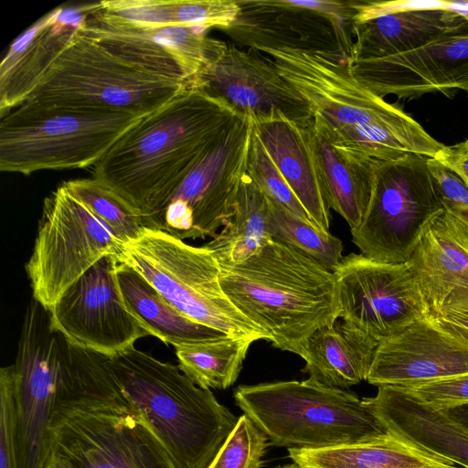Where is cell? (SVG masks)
I'll use <instances>...</instances> for the list:
<instances>
[{"mask_svg":"<svg viewBox=\"0 0 468 468\" xmlns=\"http://www.w3.org/2000/svg\"><path fill=\"white\" fill-rule=\"evenodd\" d=\"M239 117L226 103L187 84L126 132L91 167L92 177L158 229L173 193L212 143Z\"/></svg>","mask_w":468,"mask_h":468,"instance_id":"obj_1","label":"cell"},{"mask_svg":"<svg viewBox=\"0 0 468 468\" xmlns=\"http://www.w3.org/2000/svg\"><path fill=\"white\" fill-rule=\"evenodd\" d=\"M51 453L73 468H180L124 397L104 355L74 346L50 425Z\"/></svg>","mask_w":468,"mask_h":468,"instance_id":"obj_2","label":"cell"},{"mask_svg":"<svg viewBox=\"0 0 468 468\" xmlns=\"http://www.w3.org/2000/svg\"><path fill=\"white\" fill-rule=\"evenodd\" d=\"M263 52L306 101L314 126L335 146L382 163L407 154L433 158L444 145L401 109L360 83L347 59L293 49Z\"/></svg>","mask_w":468,"mask_h":468,"instance_id":"obj_3","label":"cell"},{"mask_svg":"<svg viewBox=\"0 0 468 468\" xmlns=\"http://www.w3.org/2000/svg\"><path fill=\"white\" fill-rule=\"evenodd\" d=\"M219 279L232 303L282 351L301 356L310 337L337 320L334 273L280 242L220 267Z\"/></svg>","mask_w":468,"mask_h":468,"instance_id":"obj_4","label":"cell"},{"mask_svg":"<svg viewBox=\"0 0 468 468\" xmlns=\"http://www.w3.org/2000/svg\"><path fill=\"white\" fill-rule=\"evenodd\" d=\"M129 403L180 468H207L239 418L178 367L134 346L107 356Z\"/></svg>","mask_w":468,"mask_h":468,"instance_id":"obj_5","label":"cell"},{"mask_svg":"<svg viewBox=\"0 0 468 468\" xmlns=\"http://www.w3.org/2000/svg\"><path fill=\"white\" fill-rule=\"evenodd\" d=\"M234 399L271 444L288 449H320L388 433L355 393L310 379L241 385Z\"/></svg>","mask_w":468,"mask_h":468,"instance_id":"obj_6","label":"cell"},{"mask_svg":"<svg viewBox=\"0 0 468 468\" xmlns=\"http://www.w3.org/2000/svg\"><path fill=\"white\" fill-rule=\"evenodd\" d=\"M143 118L24 102L1 117L0 170L29 176L92 167Z\"/></svg>","mask_w":468,"mask_h":468,"instance_id":"obj_7","label":"cell"},{"mask_svg":"<svg viewBox=\"0 0 468 468\" xmlns=\"http://www.w3.org/2000/svg\"><path fill=\"white\" fill-rule=\"evenodd\" d=\"M187 84L122 61L84 36L79 24L25 102L146 117Z\"/></svg>","mask_w":468,"mask_h":468,"instance_id":"obj_8","label":"cell"},{"mask_svg":"<svg viewBox=\"0 0 468 468\" xmlns=\"http://www.w3.org/2000/svg\"><path fill=\"white\" fill-rule=\"evenodd\" d=\"M118 259L189 319L231 337L269 341L229 299L220 283V267L204 246L144 228L137 239L123 245Z\"/></svg>","mask_w":468,"mask_h":468,"instance_id":"obj_9","label":"cell"},{"mask_svg":"<svg viewBox=\"0 0 468 468\" xmlns=\"http://www.w3.org/2000/svg\"><path fill=\"white\" fill-rule=\"evenodd\" d=\"M428 158L407 154L379 164L367 214L351 230L361 254L386 263L407 262L429 225L445 209Z\"/></svg>","mask_w":468,"mask_h":468,"instance_id":"obj_10","label":"cell"},{"mask_svg":"<svg viewBox=\"0 0 468 468\" xmlns=\"http://www.w3.org/2000/svg\"><path fill=\"white\" fill-rule=\"evenodd\" d=\"M123 243L62 183L44 200L26 264L33 299L46 309L94 263Z\"/></svg>","mask_w":468,"mask_h":468,"instance_id":"obj_11","label":"cell"},{"mask_svg":"<svg viewBox=\"0 0 468 468\" xmlns=\"http://www.w3.org/2000/svg\"><path fill=\"white\" fill-rule=\"evenodd\" d=\"M66 344L52 328L48 310L33 300L12 365L19 468H45L51 455L49 425L62 385Z\"/></svg>","mask_w":468,"mask_h":468,"instance_id":"obj_12","label":"cell"},{"mask_svg":"<svg viewBox=\"0 0 468 468\" xmlns=\"http://www.w3.org/2000/svg\"><path fill=\"white\" fill-rule=\"evenodd\" d=\"M252 122L239 116L207 149L170 197L158 229L180 239L214 237L232 218Z\"/></svg>","mask_w":468,"mask_h":468,"instance_id":"obj_13","label":"cell"},{"mask_svg":"<svg viewBox=\"0 0 468 468\" xmlns=\"http://www.w3.org/2000/svg\"><path fill=\"white\" fill-rule=\"evenodd\" d=\"M333 273L336 319L378 345L430 317L407 262L386 263L350 253Z\"/></svg>","mask_w":468,"mask_h":468,"instance_id":"obj_14","label":"cell"},{"mask_svg":"<svg viewBox=\"0 0 468 468\" xmlns=\"http://www.w3.org/2000/svg\"><path fill=\"white\" fill-rule=\"evenodd\" d=\"M80 32L122 61L150 74L188 83L214 63L228 43L199 27H139L94 4L80 22Z\"/></svg>","mask_w":468,"mask_h":468,"instance_id":"obj_15","label":"cell"},{"mask_svg":"<svg viewBox=\"0 0 468 468\" xmlns=\"http://www.w3.org/2000/svg\"><path fill=\"white\" fill-rule=\"evenodd\" d=\"M118 266V256L102 257L48 309L52 328L69 343L111 356L151 335L124 304Z\"/></svg>","mask_w":468,"mask_h":468,"instance_id":"obj_16","label":"cell"},{"mask_svg":"<svg viewBox=\"0 0 468 468\" xmlns=\"http://www.w3.org/2000/svg\"><path fill=\"white\" fill-rule=\"evenodd\" d=\"M188 84L252 122L282 116L306 126L314 121L306 101L271 59L254 49L229 44L224 53Z\"/></svg>","mask_w":468,"mask_h":468,"instance_id":"obj_17","label":"cell"},{"mask_svg":"<svg viewBox=\"0 0 468 468\" xmlns=\"http://www.w3.org/2000/svg\"><path fill=\"white\" fill-rule=\"evenodd\" d=\"M348 63L357 80L382 98L412 100L434 92L448 95L453 90L468 96V16L412 51Z\"/></svg>","mask_w":468,"mask_h":468,"instance_id":"obj_18","label":"cell"},{"mask_svg":"<svg viewBox=\"0 0 468 468\" xmlns=\"http://www.w3.org/2000/svg\"><path fill=\"white\" fill-rule=\"evenodd\" d=\"M465 374L468 343L425 318L378 346L367 380L414 386Z\"/></svg>","mask_w":468,"mask_h":468,"instance_id":"obj_19","label":"cell"},{"mask_svg":"<svg viewBox=\"0 0 468 468\" xmlns=\"http://www.w3.org/2000/svg\"><path fill=\"white\" fill-rule=\"evenodd\" d=\"M237 2L236 19L222 30L238 45L261 52L293 49L344 58L331 20L300 0Z\"/></svg>","mask_w":468,"mask_h":468,"instance_id":"obj_20","label":"cell"},{"mask_svg":"<svg viewBox=\"0 0 468 468\" xmlns=\"http://www.w3.org/2000/svg\"><path fill=\"white\" fill-rule=\"evenodd\" d=\"M430 311L429 318L468 314V226L444 209L407 261Z\"/></svg>","mask_w":468,"mask_h":468,"instance_id":"obj_21","label":"cell"},{"mask_svg":"<svg viewBox=\"0 0 468 468\" xmlns=\"http://www.w3.org/2000/svg\"><path fill=\"white\" fill-rule=\"evenodd\" d=\"M388 433L468 468V429L402 386H378L363 399Z\"/></svg>","mask_w":468,"mask_h":468,"instance_id":"obj_22","label":"cell"},{"mask_svg":"<svg viewBox=\"0 0 468 468\" xmlns=\"http://www.w3.org/2000/svg\"><path fill=\"white\" fill-rule=\"evenodd\" d=\"M82 10L68 19L57 7L43 16L9 47L0 64L1 117L26 101L70 39L82 19Z\"/></svg>","mask_w":468,"mask_h":468,"instance_id":"obj_23","label":"cell"},{"mask_svg":"<svg viewBox=\"0 0 468 468\" xmlns=\"http://www.w3.org/2000/svg\"><path fill=\"white\" fill-rule=\"evenodd\" d=\"M312 125H301L282 116L252 122L255 134L312 222L329 232L330 207L313 145Z\"/></svg>","mask_w":468,"mask_h":468,"instance_id":"obj_24","label":"cell"},{"mask_svg":"<svg viewBox=\"0 0 468 468\" xmlns=\"http://www.w3.org/2000/svg\"><path fill=\"white\" fill-rule=\"evenodd\" d=\"M467 16L443 7L407 9L354 25L348 60L380 58L417 49L461 25Z\"/></svg>","mask_w":468,"mask_h":468,"instance_id":"obj_25","label":"cell"},{"mask_svg":"<svg viewBox=\"0 0 468 468\" xmlns=\"http://www.w3.org/2000/svg\"><path fill=\"white\" fill-rule=\"evenodd\" d=\"M312 138L328 206L354 230L367 214L380 162L335 146L314 122Z\"/></svg>","mask_w":468,"mask_h":468,"instance_id":"obj_26","label":"cell"},{"mask_svg":"<svg viewBox=\"0 0 468 468\" xmlns=\"http://www.w3.org/2000/svg\"><path fill=\"white\" fill-rule=\"evenodd\" d=\"M378 344L343 321L318 329L301 357L308 379L346 389L367 380Z\"/></svg>","mask_w":468,"mask_h":468,"instance_id":"obj_27","label":"cell"},{"mask_svg":"<svg viewBox=\"0 0 468 468\" xmlns=\"http://www.w3.org/2000/svg\"><path fill=\"white\" fill-rule=\"evenodd\" d=\"M288 452L303 468H463L389 433L320 449L289 448Z\"/></svg>","mask_w":468,"mask_h":468,"instance_id":"obj_28","label":"cell"},{"mask_svg":"<svg viewBox=\"0 0 468 468\" xmlns=\"http://www.w3.org/2000/svg\"><path fill=\"white\" fill-rule=\"evenodd\" d=\"M117 278L124 304L129 312L151 335L165 344L179 348L229 336L189 319L137 271L120 261Z\"/></svg>","mask_w":468,"mask_h":468,"instance_id":"obj_29","label":"cell"},{"mask_svg":"<svg viewBox=\"0 0 468 468\" xmlns=\"http://www.w3.org/2000/svg\"><path fill=\"white\" fill-rule=\"evenodd\" d=\"M99 6L124 22L139 27H229L239 10L237 0H103Z\"/></svg>","mask_w":468,"mask_h":468,"instance_id":"obj_30","label":"cell"},{"mask_svg":"<svg viewBox=\"0 0 468 468\" xmlns=\"http://www.w3.org/2000/svg\"><path fill=\"white\" fill-rule=\"evenodd\" d=\"M271 240L269 201L246 175L232 218L204 247L220 267L234 266L257 254Z\"/></svg>","mask_w":468,"mask_h":468,"instance_id":"obj_31","label":"cell"},{"mask_svg":"<svg viewBox=\"0 0 468 468\" xmlns=\"http://www.w3.org/2000/svg\"><path fill=\"white\" fill-rule=\"evenodd\" d=\"M251 340L227 336L176 348L179 369L198 387L226 389L239 378Z\"/></svg>","mask_w":468,"mask_h":468,"instance_id":"obj_32","label":"cell"},{"mask_svg":"<svg viewBox=\"0 0 468 468\" xmlns=\"http://www.w3.org/2000/svg\"><path fill=\"white\" fill-rule=\"evenodd\" d=\"M269 201V200H268ZM270 232L280 242L334 271L343 258L342 240L269 201Z\"/></svg>","mask_w":468,"mask_h":468,"instance_id":"obj_33","label":"cell"},{"mask_svg":"<svg viewBox=\"0 0 468 468\" xmlns=\"http://www.w3.org/2000/svg\"><path fill=\"white\" fill-rule=\"evenodd\" d=\"M123 243L137 239L144 227L139 212L99 180L78 178L63 183Z\"/></svg>","mask_w":468,"mask_h":468,"instance_id":"obj_34","label":"cell"},{"mask_svg":"<svg viewBox=\"0 0 468 468\" xmlns=\"http://www.w3.org/2000/svg\"><path fill=\"white\" fill-rule=\"evenodd\" d=\"M246 175L270 202L282 207L300 219L314 224L255 134L253 127L247 155Z\"/></svg>","mask_w":468,"mask_h":468,"instance_id":"obj_35","label":"cell"},{"mask_svg":"<svg viewBox=\"0 0 468 468\" xmlns=\"http://www.w3.org/2000/svg\"><path fill=\"white\" fill-rule=\"evenodd\" d=\"M268 440L243 414L207 468H261Z\"/></svg>","mask_w":468,"mask_h":468,"instance_id":"obj_36","label":"cell"},{"mask_svg":"<svg viewBox=\"0 0 468 468\" xmlns=\"http://www.w3.org/2000/svg\"><path fill=\"white\" fill-rule=\"evenodd\" d=\"M0 468H19L12 365L0 369Z\"/></svg>","mask_w":468,"mask_h":468,"instance_id":"obj_37","label":"cell"},{"mask_svg":"<svg viewBox=\"0 0 468 468\" xmlns=\"http://www.w3.org/2000/svg\"><path fill=\"white\" fill-rule=\"evenodd\" d=\"M420 401L441 410L468 403V374L423 383L402 386Z\"/></svg>","mask_w":468,"mask_h":468,"instance_id":"obj_38","label":"cell"},{"mask_svg":"<svg viewBox=\"0 0 468 468\" xmlns=\"http://www.w3.org/2000/svg\"><path fill=\"white\" fill-rule=\"evenodd\" d=\"M427 167L445 209L468 207V186L453 171L432 157Z\"/></svg>","mask_w":468,"mask_h":468,"instance_id":"obj_39","label":"cell"},{"mask_svg":"<svg viewBox=\"0 0 468 468\" xmlns=\"http://www.w3.org/2000/svg\"><path fill=\"white\" fill-rule=\"evenodd\" d=\"M433 158L453 171L468 186V139L443 145Z\"/></svg>","mask_w":468,"mask_h":468,"instance_id":"obj_40","label":"cell"},{"mask_svg":"<svg viewBox=\"0 0 468 468\" xmlns=\"http://www.w3.org/2000/svg\"><path fill=\"white\" fill-rule=\"evenodd\" d=\"M430 319L439 327L468 343V314L452 313Z\"/></svg>","mask_w":468,"mask_h":468,"instance_id":"obj_41","label":"cell"},{"mask_svg":"<svg viewBox=\"0 0 468 468\" xmlns=\"http://www.w3.org/2000/svg\"><path fill=\"white\" fill-rule=\"evenodd\" d=\"M451 420L468 429V403L442 410Z\"/></svg>","mask_w":468,"mask_h":468,"instance_id":"obj_42","label":"cell"},{"mask_svg":"<svg viewBox=\"0 0 468 468\" xmlns=\"http://www.w3.org/2000/svg\"><path fill=\"white\" fill-rule=\"evenodd\" d=\"M45 468H73L67 461L61 457L51 453Z\"/></svg>","mask_w":468,"mask_h":468,"instance_id":"obj_43","label":"cell"},{"mask_svg":"<svg viewBox=\"0 0 468 468\" xmlns=\"http://www.w3.org/2000/svg\"><path fill=\"white\" fill-rule=\"evenodd\" d=\"M451 211L453 215H455L458 218L463 221L468 226V207L462 208H455Z\"/></svg>","mask_w":468,"mask_h":468,"instance_id":"obj_44","label":"cell"},{"mask_svg":"<svg viewBox=\"0 0 468 468\" xmlns=\"http://www.w3.org/2000/svg\"><path fill=\"white\" fill-rule=\"evenodd\" d=\"M276 468H303V467L300 466L299 464L295 463H292L285 464V465L279 466V467H276Z\"/></svg>","mask_w":468,"mask_h":468,"instance_id":"obj_45","label":"cell"}]
</instances>
